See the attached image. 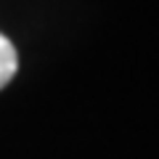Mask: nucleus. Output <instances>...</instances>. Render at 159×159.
Segmentation results:
<instances>
[{"label":"nucleus","mask_w":159,"mask_h":159,"mask_svg":"<svg viewBox=\"0 0 159 159\" xmlns=\"http://www.w3.org/2000/svg\"><path fill=\"white\" fill-rule=\"evenodd\" d=\"M19 66V56H16V48L11 45V40L6 34H0V88H6L8 82L13 80Z\"/></svg>","instance_id":"f257e3e1"}]
</instances>
